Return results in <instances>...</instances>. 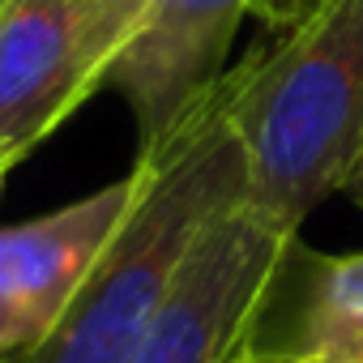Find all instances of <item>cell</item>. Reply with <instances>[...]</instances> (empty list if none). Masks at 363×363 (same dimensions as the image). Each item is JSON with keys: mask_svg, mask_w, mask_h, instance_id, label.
I'll use <instances>...</instances> for the list:
<instances>
[{"mask_svg": "<svg viewBox=\"0 0 363 363\" xmlns=\"http://www.w3.org/2000/svg\"><path fill=\"white\" fill-rule=\"evenodd\" d=\"M320 5H325V0H257L252 18L265 22L274 35H282V30H295L303 18H312Z\"/></svg>", "mask_w": 363, "mask_h": 363, "instance_id": "cell-8", "label": "cell"}, {"mask_svg": "<svg viewBox=\"0 0 363 363\" xmlns=\"http://www.w3.org/2000/svg\"><path fill=\"white\" fill-rule=\"evenodd\" d=\"M295 235L235 201L193 244L162 312L128 363H227L265 308L282 252Z\"/></svg>", "mask_w": 363, "mask_h": 363, "instance_id": "cell-4", "label": "cell"}, {"mask_svg": "<svg viewBox=\"0 0 363 363\" xmlns=\"http://www.w3.org/2000/svg\"><path fill=\"white\" fill-rule=\"evenodd\" d=\"M13 167H18V158H13L9 150H0V189H5V175H9Z\"/></svg>", "mask_w": 363, "mask_h": 363, "instance_id": "cell-10", "label": "cell"}, {"mask_svg": "<svg viewBox=\"0 0 363 363\" xmlns=\"http://www.w3.org/2000/svg\"><path fill=\"white\" fill-rule=\"evenodd\" d=\"M133 167L141 171L137 206L52 333L22 363H128L137 354L201 231L248 193V167L227 107V77L162 150Z\"/></svg>", "mask_w": 363, "mask_h": 363, "instance_id": "cell-2", "label": "cell"}, {"mask_svg": "<svg viewBox=\"0 0 363 363\" xmlns=\"http://www.w3.org/2000/svg\"><path fill=\"white\" fill-rule=\"evenodd\" d=\"M342 197H350V201H354V206L363 210V167H359V171L350 175V184H346V193H342Z\"/></svg>", "mask_w": 363, "mask_h": 363, "instance_id": "cell-9", "label": "cell"}, {"mask_svg": "<svg viewBox=\"0 0 363 363\" xmlns=\"http://www.w3.org/2000/svg\"><path fill=\"white\" fill-rule=\"evenodd\" d=\"M227 363H240V359H227Z\"/></svg>", "mask_w": 363, "mask_h": 363, "instance_id": "cell-11", "label": "cell"}, {"mask_svg": "<svg viewBox=\"0 0 363 363\" xmlns=\"http://www.w3.org/2000/svg\"><path fill=\"white\" fill-rule=\"evenodd\" d=\"M235 359L363 363V252H316L295 235Z\"/></svg>", "mask_w": 363, "mask_h": 363, "instance_id": "cell-7", "label": "cell"}, {"mask_svg": "<svg viewBox=\"0 0 363 363\" xmlns=\"http://www.w3.org/2000/svg\"><path fill=\"white\" fill-rule=\"evenodd\" d=\"M227 107L248 167V210L299 235L363 167V0H325L231 65Z\"/></svg>", "mask_w": 363, "mask_h": 363, "instance_id": "cell-1", "label": "cell"}, {"mask_svg": "<svg viewBox=\"0 0 363 363\" xmlns=\"http://www.w3.org/2000/svg\"><path fill=\"white\" fill-rule=\"evenodd\" d=\"M133 18L137 0H0V150L22 162L94 99Z\"/></svg>", "mask_w": 363, "mask_h": 363, "instance_id": "cell-3", "label": "cell"}, {"mask_svg": "<svg viewBox=\"0 0 363 363\" xmlns=\"http://www.w3.org/2000/svg\"><path fill=\"white\" fill-rule=\"evenodd\" d=\"M141 197V171L18 227H0V363H22L60 320L77 286Z\"/></svg>", "mask_w": 363, "mask_h": 363, "instance_id": "cell-6", "label": "cell"}, {"mask_svg": "<svg viewBox=\"0 0 363 363\" xmlns=\"http://www.w3.org/2000/svg\"><path fill=\"white\" fill-rule=\"evenodd\" d=\"M257 0H137L133 35L107 69L137 124V158L162 150L231 73V43Z\"/></svg>", "mask_w": 363, "mask_h": 363, "instance_id": "cell-5", "label": "cell"}]
</instances>
